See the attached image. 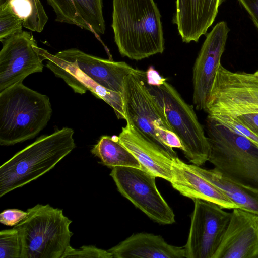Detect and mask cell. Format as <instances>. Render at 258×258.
I'll return each instance as SVG.
<instances>
[{"mask_svg": "<svg viewBox=\"0 0 258 258\" xmlns=\"http://www.w3.org/2000/svg\"><path fill=\"white\" fill-rule=\"evenodd\" d=\"M53 8L57 22L74 24L97 37L105 30L102 0H46Z\"/></svg>", "mask_w": 258, "mask_h": 258, "instance_id": "obj_18", "label": "cell"}, {"mask_svg": "<svg viewBox=\"0 0 258 258\" xmlns=\"http://www.w3.org/2000/svg\"><path fill=\"white\" fill-rule=\"evenodd\" d=\"M148 87L163 109L167 120L183 146L185 157L200 166L208 161L210 146L204 130L192 106L187 104L176 89L164 81Z\"/></svg>", "mask_w": 258, "mask_h": 258, "instance_id": "obj_7", "label": "cell"}, {"mask_svg": "<svg viewBox=\"0 0 258 258\" xmlns=\"http://www.w3.org/2000/svg\"><path fill=\"white\" fill-rule=\"evenodd\" d=\"M113 258L112 255L108 251L98 248L92 245H84L80 249H75L69 246L61 258Z\"/></svg>", "mask_w": 258, "mask_h": 258, "instance_id": "obj_26", "label": "cell"}, {"mask_svg": "<svg viewBox=\"0 0 258 258\" xmlns=\"http://www.w3.org/2000/svg\"><path fill=\"white\" fill-rule=\"evenodd\" d=\"M214 258H258V214L233 209Z\"/></svg>", "mask_w": 258, "mask_h": 258, "instance_id": "obj_14", "label": "cell"}, {"mask_svg": "<svg viewBox=\"0 0 258 258\" xmlns=\"http://www.w3.org/2000/svg\"><path fill=\"white\" fill-rule=\"evenodd\" d=\"M74 130L64 127L42 135L0 167V197L52 169L76 147Z\"/></svg>", "mask_w": 258, "mask_h": 258, "instance_id": "obj_2", "label": "cell"}, {"mask_svg": "<svg viewBox=\"0 0 258 258\" xmlns=\"http://www.w3.org/2000/svg\"><path fill=\"white\" fill-rule=\"evenodd\" d=\"M22 243L19 231L14 227L0 232V258H21Z\"/></svg>", "mask_w": 258, "mask_h": 258, "instance_id": "obj_23", "label": "cell"}, {"mask_svg": "<svg viewBox=\"0 0 258 258\" xmlns=\"http://www.w3.org/2000/svg\"><path fill=\"white\" fill-rule=\"evenodd\" d=\"M204 111L208 115L233 117L258 113V78L253 73L232 72L221 64Z\"/></svg>", "mask_w": 258, "mask_h": 258, "instance_id": "obj_8", "label": "cell"}, {"mask_svg": "<svg viewBox=\"0 0 258 258\" xmlns=\"http://www.w3.org/2000/svg\"><path fill=\"white\" fill-rule=\"evenodd\" d=\"M49 97L15 84L0 92V145L11 146L36 137L50 120Z\"/></svg>", "mask_w": 258, "mask_h": 258, "instance_id": "obj_3", "label": "cell"}, {"mask_svg": "<svg viewBox=\"0 0 258 258\" xmlns=\"http://www.w3.org/2000/svg\"><path fill=\"white\" fill-rule=\"evenodd\" d=\"M192 165L203 177L218 188L239 208L258 214V188L231 180L214 168L207 169Z\"/></svg>", "mask_w": 258, "mask_h": 258, "instance_id": "obj_20", "label": "cell"}, {"mask_svg": "<svg viewBox=\"0 0 258 258\" xmlns=\"http://www.w3.org/2000/svg\"><path fill=\"white\" fill-rule=\"evenodd\" d=\"M234 117L258 135V113L244 114Z\"/></svg>", "mask_w": 258, "mask_h": 258, "instance_id": "obj_29", "label": "cell"}, {"mask_svg": "<svg viewBox=\"0 0 258 258\" xmlns=\"http://www.w3.org/2000/svg\"><path fill=\"white\" fill-rule=\"evenodd\" d=\"M161 16L154 0H113L111 26L122 57L140 60L163 52Z\"/></svg>", "mask_w": 258, "mask_h": 258, "instance_id": "obj_1", "label": "cell"}, {"mask_svg": "<svg viewBox=\"0 0 258 258\" xmlns=\"http://www.w3.org/2000/svg\"><path fill=\"white\" fill-rule=\"evenodd\" d=\"M22 19L8 3L0 7V40L22 31Z\"/></svg>", "mask_w": 258, "mask_h": 258, "instance_id": "obj_24", "label": "cell"}, {"mask_svg": "<svg viewBox=\"0 0 258 258\" xmlns=\"http://www.w3.org/2000/svg\"><path fill=\"white\" fill-rule=\"evenodd\" d=\"M11 0H0V7L6 5Z\"/></svg>", "mask_w": 258, "mask_h": 258, "instance_id": "obj_31", "label": "cell"}, {"mask_svg": "<svg viewBox=\"0 0 258 258\" xmlns=\"http://www.w3.org/2000/svg\"><path fill=\"white\" fill-rule=\"evenodd\" d=\"M229 31L225 21L216 24L207 35L196 59L192 69V102L198 110L204 111L206 108Z\"/></svg>", "mask_w": 258, "mask_h": 258, "instance_id": "obj_13", "label": "cell"}, {"mask_svg": "<svg viewBox=\"0 0 258 258\" xmlns=\"http://www.w3.org/2000/svg\"><path fill=\"white\" fill-rule=\"evenodd\" d=\"M117 136L119 142L135 157L142 169L170 182L174 158L150 140L128 119Z\"/></svg>", "mask_w": 258, "mask_h": 258, "instance_id": "obj_15", "label": "cell"}, {"mask_svg": "<svg viewBox=\"0 0 258 258\" xmlns=\"http://www.w3.org/2000/svg\"><path fill=\"white\" fill-rule=\"evenodd\" d=\"M91 152L108 167L121 166L142 169L138 160L119 142L116 136H101Z\"/></svg>", "mask_w": 258, "mask_h": 258, "instance_id": "obj_21", "label": "cell"}, {"mask_svg": "<svg viewBox=\"0 0 258 258\" xmlns=\"http://www.w3.org/2000/svg\"><path fill=\"white\" fill-rule=\"evenodd\" d=\"M27 212V217L14 226L21 239V258H61L73 234L72 220L49 204H37Z\"/></svg>", "mask_w": 258, "mask_h": 258, "instance_id": "obj_6", "label": "cell"}, {"mask_svg": "<svg viewBox=\"0 0 258 258\" xmlns=\"http://www.w3.org/2000/svg\"><path fill=\"white\" fill-rule=\"evenodd\" d=\"M232 132L242 136L258 145V135L253 133L235 117L221 114L208 115Z\"/></svg>", "mask_w": 258, "mask_h": 258, "instance_id": "obj_25", "label": "cell"}, {"mask_svg": "<svg viewBox=\"0 0 258 258\" xmlns=\"http://www.w3.org/2000/svg\"><path fill=\"white\" fill-rule=\"evenodd\" d=\"M1 42L0 92L15 84L23 83L32 74L42 71L44 60L31 33L22 30Z\"/></svg>", "mask_w": 258, "mask_h": 258, "instance_id": "obj_12", "label": "cell"}, {"mask_svg": "<svg viewBox=\"0 0 258 258\" xmlns=\"http://www.w3.org/2000/svg\"><path fill=\"white\" fill-rule=\"evenodd\" d=\"M110 175L121 195L151 219L162 225L175 223L174 212L158 191L154 175L140 168L118 166L112 168Z\"/></svg>", "mask_w": 258, "mask_h": 258, "instance_id": "obj_9", "label": "cell"}, {"mask_svg": "<svg viewBox=\"0 0 258 258\" xmlns=\"http://www.w3.org/2000/svg\"><path fill=\"white\" fill-rule=\"evenodd\" d=\"M27 215V211L17 209H6L0 214V222L4 225L13 226L25 219Z\"/></svg>", "mask_w": 258, "mask_h": 258, "instance_id": "obj_27", "label": "cell"}, {"mask_svg": "<svg viewBox=\"0 0 258 258\" xmlns=\"http://www.w3.org/2000/svg\"><path fill=\"white\" fill-rule=\"evenodd\" d=\"M172 186L182 196L217 204L221 208L233 209L239 207L218 188L203 177L192 164L184 163L177 157L171 167Z\"/></svg>", "mask_w": 258, "mask_h": 258, "instance_id": "obj_17", "label": "cell"}, {"mask_svg": "<svg viewBox=\"0 0 258 258\" xmlns=\"http://www.w3.org/2000/svg\"><path fill=\"white\" fill-rule=\"evenodd\" d=\"M224 0H176L173 22L182 41L198 42L213 24Z\"/></svg>", "mask_w": 258, "mask_h": 258, "instance_id": "obj_16", "label": "cell"}, {"mask_svg": "<svg viewBox=\"0 0 258 258\" xmlns=\"http://www.w3.org/2000/svg\"><path fill=\"white\" fill-rule=\"evenodd\" d=\"M205 130L208 161L214 169L231 180L258 188V145L208 115Z\"/></svg>", "mask_w": 258, "mask_h": 258, "instance_id": "obj_4", "label": "cell"}, {"mask_svg": "<svg viewBox=\"0 0 258 258\" xmlns=\"http://www.w3.org/2000/svg\"><path fill=\"white\" fill-rule=\"evenodd\" d=\"M9 5L23 20V26L31 31L41 32L48 17L40 0H11Z\"/></svg>", "mask_w": 258, "mask_h": 258, "instance_id": "obj_22", "label": "cell"}, {"mask_svg": "<svg viewBox=\"0 0 258 258\" xmlns=\"http://www.w3.org/2000/svg\"><path fill=\"white\" fill-rule=\"evenodd\" d=\"M255 77L258 78V70H257L255 72L253 73Z\"/></svg>", "mask_w": 258, "mask_h": 258, "instance_id": "obj_32", "label": "cell"}, {"mask_svg": "<svg viewBox=\"0 0 258 258\" xmlns=\"http://www.w3.org/2000/svg\"><path fill=\"white\" fill-rule=\"evenodd\" d=\"M146 75L147 83L149 85H159L166 80L151 66L147 70Z\"/></svg>", "mask_w": 258, "mask_h": 258, "instance_id": "obj_30", "label": "cell"}, {"mask_svg": "<svg viewBox=\"0 0 258 258\" xmlns=\"http://www.w3.org/2000/svg\"><path fill=\"white\" fill-rule=\"evenodd\" d=\"M122 97L126 119L173 157H177L173 148L182 150L183 146L149 91L146 71L135 69L125 77Z\"/></svg>", "mask_w": 258, "mask_h": 258, "instance_id": "obj_5", "label": "cell"}, {"mask_svg": "<svg viewBox=\"0 0 258 258\" xmlns=\"http://www.w3.org/2000/svg\"><path fill=\"white\" fill-rule=\"evenodd\" d=\"M258 30V0H238Z\"/></svg>", "mask_w": 258, "mask_h": 258, "instance_id": "obj_28", "label": "cell"}, {"mask_svg": "<svg viewBox=\"0 0 258 258\" xmlns=\"http://www.w3.org/2000/svg\"><path fill=\"white\" fill-rule=\"evenodd\" d=\"M56 54L74 63L82 71L78 76L80 84L104 101L110 98L111 91L122 94L125 78L135 69L124 61L102 58L77 48Z\"/></svg>", "mask_w": 258, "mask_h": 258, "instance_id": "obj_10", "label": "cell"}, {"mask_svg": "<svg viewBox=\"0 0 258 258\" xmlns=\"http://www.w3.org/2000/svg\"><path fill=\"white\" fill-rule=\"evenodd\" d=\"M186 258H214L230 221L231 213L216 204L195 199Z\"/></svg>", "mask_w": 258, "mask_h": 258, "instance_id": "obj_11", "label": "cell"}, {"mask_svg": "<svg viewBox=\"0 0 258 258\" xmlns=\"http://www.w3.org/2000/svg\"><path fill=\"white\" fill-rule=\"evenodd\" d=\"M113 258H183L184 246L167 243L162 236L151 233L134 234L107 250Z\"/></svg>", "mask_w": 258, "mask_h": 258, "instance_id": "obj_19", "label": "cell"}]
</instances>
